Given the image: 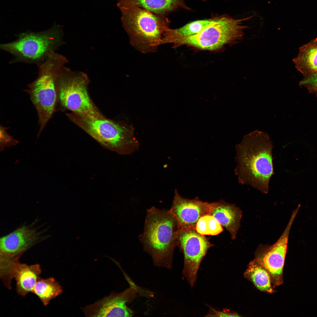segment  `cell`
Wrapping results in <instances>:
<instances>
[{"label": "cell", "mask_w": 317, "mask_h": 317, "mask_svg": "<svg viewBox=\"0 0 317 317\" xmlns=\"http://www.w3.org/2000/svg\"><path fill=\"white\" fill-rule=\"evenodd\" d=\"M122 14V26L131 45L140 52H156L163 33L171 21L166 16L137 6L117 3Z\"/></svg>", "instance_id": "cell-3"}, {"label": "cell", "mask_w": 317, "mask_h": 317, "mask_svg": "<svg viewBox=\"0 0 317 317\" xmlns=\"http://www.w3.org/2000/svg\"><path fill=\"white\" fill-rule=\"evenodd\" d=\"M138 291L131 286L119 293L112 292L94 303L82 308L87 317H131L133 311L127 306L135 298Z\"/></svg>", "instance_id": "cell-11"}, {"label": "cell", "mask_w": 317, "mask_h": 317, "mask_svg": "<svg viewBox=\"0 0 317 317\" xmlns=\"http://www.w3.org/2000/svg\"><path fill=\"white\" fill-rule=\"evenodd\" d=\"M0 132L1 151H3L6 147H9L15 145L18 143V141L13 139L6 132L4 127H1Z\"/></svg>", "instance_id": "cell-22"}, {"label": "cell", "mask_w": 317, "mask_h": 317, "mask_svg": "<svg viewBox=\"0 0 317 317\" xmlns=\"http://www.w3.org/2000/svg\"><path fill=\"white\" fill-rule=\"evenodd\" d=\"M36 65L37 77L28 85L27 92L38 113V136L54 111L57 96L56 81L65 62L59 55L52 54Z\"/></svg>", "instance_id": "cell-7"}, {"label": "cell", "mask_w": 317, "mask_h": 317, "mask_svg": "<svg viewBox=\"0 0 317 317\" xmlns=\"http://www.w3.org/2000/svg\"><path fill=\"white\" fill-rule=\"evenodd\" d=\"M244 275L260 291L271 294L274 291L269 274L255 259L250 262Z\"/></svg>", "instance_id": "cell-18"}, {"label": "cell", "mask_w": 317, "mask_h": 317, "mask_svg": "<svg viewBox=\"0 0 317 317\" xmlns=\"http://www.w3.org/2000/svg\"><path fill=\"white\" fill-rule=\"evenodd\" d=\"M62 292L63 289L59 283L54 278L50 277L47 279L39 278L32 292L46 306L52 299L60 295Z\"/></svg>", "instance_id": "cell-19"}, {"label": "cell", "mask_w": 317, "mask_h": 317, "mask_svg": "<svg viewBox=\"0 0 317 317\" xmlns=\"http://www.w3.org/2000/svg\"><path fill=\"white\" fill-rule=\"evenodd\" d=\"M69 119L101 144L123 154L138 150L139 141L132 125L102 118L90 119L73 113L67 114Z\"/></svg>", "instance_id": "cell-6"}, {"label": "cell", "mask_w": 317, "mask_h": 317, "mask_svg": "<svg viewBox=\"0 0 317 317\" xmlns=\"http://www.w3.org/2000/svg\"><path fill=\"white\" fill-rule=\"evenodd\" d=\"M296 215L292 214L284 232L272 245H260L255 253V259L269 274L274 287L283 282V272L289 232Z\"/></svg>", "instance_id": "cell-10"}, {"label": "cell", "mask_w": 317, "mask_h": 317, "mask_svg": "<svg viewBox=\"0 0 317 317\" xmlns=\"http://www.w3.org/2000/svg\"><path fill=\"white\" fill-rule=\"evenodd\" d=\"M209 214L214 217L235 240L240 226L242 211L235 205L221 200L210 203Z\"/></svg>", "instance_id": "cell-14"}, {"label": "cell", "mask_w": 317, "mask_h": 317, "mask_svg": "<svg viewBox=\"0 0 317 317\" xmlns=\"http://www.w3.org/2000/svg\"><path fill=\"white\" fill-rule=\"evenodd\" d=\"M170 212L176 219L180 228H195L202 216L209 214L210 203L198 198L190 199L181 197L176 189Z\"/></svg>", "instance_id": "cell-12"}, {"label": "cell", "mask_w": 317, "mask_h": 317, "mask_svg": "<svg viewBox=\"0 0 317 317\" xmlns=\"http://www.w3.org/2000/svg\"><path fill=\"white\" fill-rule=\"evenodd\" d=\"M63 39L61 28L55 24L45 31L20 33L14 41L1 44L0 48L14 56L11 63L37 64L56 52L63 44Z\"/></svg>", "instance_id": "cell-5"}, {"label": "cell", "mask_w": 317, "mask_h": 317, "mask_svg": "<svg viewBox=\"0 0 317 317\" xmlns=\"http://www.w3.org/2000/svg\"><path fill=\"white\" fill-rule=\"evenodd\" d=\"M195 229L198 233L203 235L215 236L223 230L222 226L213 216L206 214L198 220Z\"/></svg>", "instance_id": "cell-20"}, {"label": "cell", "mask_w": 317, "mask_h": 317, "mask_svg": "<svg viewBox=\"0 0 317 317\" xmlns=\"http://www.w3.org/2000/svg\"><path fill=\"white\" fill-rule=\"evenodd\" d=\"M272 142L267 133L256 130L236 146L235 174L239 182L267 194L273 173Z\"/></svg>", "instance_id": "cell-1"}, {"label": "cell", "mask_w": 317, "mask_h": 317, "mask_svg": "<svg viewBox=\"0 0 317 317\" xmlns=\"http://www.w3.org/2000/svg\"><path fill=\"white\" fill-rule=\"evenodd\" d=\"M40 233L28 226L18 228L0 239V254L19 257L39 241Z\"/></svg>", "instance_id": "cell-13"}, {"label": "cell", "mask_w": 317, "mask_h": 317, "mask_svg": "<svg viewBox=\"0 0 317 317\" xmlns=\"http://www.w3.org/2000/svg\"><path fill=\"white\" fill-rule=\"evenodd\" d=\"M179 228L169 210L152 207L146 210L143 232L139 238L155 266L172 269Z\"/></svg>", "instance_id": "cell-2"}, {"label": "cell", "mask_w": 317, "mask_h": 317, "mask_svg": "<svg viewBox=\"0 0 317 317\" xmlns=\"http://www.w3.org/2000/svg\"><path fill=\"white\" fill-rule=\"evenodd\" d=\"M89 83L85 73L64 66L56 81L59 102L63 107L80 116L90 119L104 118L89 95Z\"/></svg>", "instance_id": "cell-8"}, {"label": "cell", "mask_w": 317, "mask_h": 317, "mask_svg": "<svg viewBox=\"0 0 317 317\" xmlns=\"http://www.w3.org/2000/svg\"><path fill=\"white\" fill-rule=\"evenodd\" d=\"M176 245L184 257L183 278L193 287L196 282L202 261L208 249L214 245L208 238L192 228H179Z\"/></svg>", "instance_id": "cell-9"}, {"label": "cell", "mask_w": 317, "mask_h": 317, "mask_svg": "<svg viewBox=\"0 0 317 317\" xmlns=\"http://www.w3.org/2000/svg\"><path fill=\"white\" fill-rule=\"evenodd\" d=\"M185 0H118L117 3L137 6L155 14L166 16L168 14L181 9L190 10L191 9L186 4Z\"/></svg>", "instance_id": "cell-16"}, {"label": "cell", "mask_w": 317, "mask_h": 317, "mask_svg": "<svg viewBox=\"0 0 317 317\" xmlns=\"http://www.w3.org/2000/svg\"><path fill=\"white\" fill-rule=\"evenodd\" d=\"M41 272L40 266L38 264L28 265L18 262L13 271V278L16 282L18 293L22 296L32 292Z\"/></svg>", "instance_id": "cell-15"}, {"label": "cell", "mask_w": 317, "mask_h": 317, "mask_svg": "<svg viewBox=\"0 0 317 317\" xmlns=\"http://www.w3.org/2000/svg\"><path fill=\"white\" fill-rule=\"evenodd\" d=\"M208 313L205 316L207 317H239L237 313L233 312L228 309H225L222 311L216 310L210 306Z\"/></svg>", "instance_id": "cell-23"}, {"label": "cell", "mask_w": 317, "mask_h": 317, "mask_svg": "<svg viewBox=\"0 0 317 317\" xmlns=\"http://www.w3.org/2000/svg\"><path fill=\"white\" fill-rule=\"evenodd\" d=\"M299 85L317 96V72L310 77H304L300 81Z\"/></svg>", "instance_id": "cell-21"}, {"label": "cell", "mask_w": 317, "mask_h": 317, "mask_svg": "<svg viewBox=\"0 0 317 317\" xmlns=\"http://www.w3.org/2000/svg\"><path fill=\"white\" fill-rule=\"evenodd\" d=\"M252 17L235 19L226 14L214 15L210 18V23L199 33L173 38V47L186 45L202 50L216 51L226 45L237 43L243 38V30L249 28L242 26V22Z\"/></svg>", "instance_id": "cell-4"}, {"label": "cell", "mask_w": 317, "mask_h": 317, "mask_svg": "<svg viewBox=\"0 0 317 317\" xmlns=\"http://www.w3.org/2000/svg\"><path fill=\"white\" fill-rule=\"evenodd\" d=\"M293 61L296 69L307 77L317 72V38L301 46Z\"/></svg>", "instance_id": "cell-17"}]
</instances>
